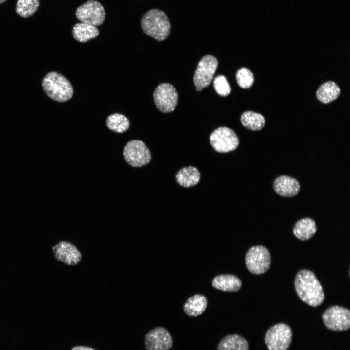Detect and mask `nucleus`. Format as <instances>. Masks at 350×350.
<instances>
[{
	"label": "nucleus",
	"mask_w": 350,
	"mask_h": 350,
	"mask_svg": "<svg viewBox=\"0 0 350 350\" xmlns=\"http://www.w3.org/2000/svg\"><path fill=\"white\" fill-rule=\"evenodd\" d=\"M213 287L225 292H236L240 290L242 281L237 276L231 274L216 276L212 280Z\"/></svg>",
	"instance_id": "2eb2a0df"
},
{
	"label": "nucleus",
	"mask_w": 350,
	"mask_h": 350,
	"mask_svg": "<svg viewBox=\"0 0 350 350\" xmlns=\"http://www.w3.org/2000/svg\"><path fill=\"white\" fill-rule=\"evenodd\" d=\"M75 15L81 22L96 27L103 24L105 18L103 6L96 0H89L79 6Z\"/></svg>",
	"instance_id": "6e6552de"
},
{
	"label": "nucleus",
	"mask_w": 350,
	"mask_h": 350,
	"mask_svg": "<svg viewBox=\"0 0 350 350\" xmlns=\"http://www.w3.org/2000/svg\"><path fill=\"white\" fill-rule=\"evenodd\" d=\"M123 154L126 161L133 167L145 166L151 159L149 148L144 142L139 140L129 141L124 148Z\"/></svg>",
	"instance_id": "423d86ee"
},
{
	"label": "nucleus",
	"mask_w": 350,
	"mask_h": 350,
	"mask_svg": "<svg viewBox=\"0 0 350 350\" xmlns=\"http://www.w3.org/2000/svg\"><path fill=\"white\" fill-rule=\"evenodd\" d=\"M207 304L204 296L196 294L187 299L183 305L184 311L189 316L197 317L205 311Z\"/></svg>",
	"instance_id": "f3484780"
},
{
	"label": "nucleus",
	"mask_w": 350,
	"mask_h": 350,
	"mask_svg": "<svg viewBox=\"0 0 350 350\" xmlns=\"http://www.w3.org/2000/svg\"><path fill=\"white\" fill-rule=\"evenodd\" d=\"M236 78L238 85L243 89L250 88L254 83L253 73L245 67H242L238 70Z\"/></svg>",
	"instance_id": "393cba45"
},
{
	"label": "nucleus",
	"mask_w": 350,
	"mask_h": 350,
	"mask_svg": "<svg viewBox=\"0 0 350 350\" xmlns=\"http://www.w3.org/2000/svg\"><path fill=\"white\" fill-rule=\"evenodd\" d=\"M7 0H0V4H1L5 2Z\"/></svg>",
	"instance_id": "cd10ccee"
},
{
	"label": "nucleus",
	"mask_w": 350,
	"mask_h": 350,
	"mask_svg": "<svg viewBox=\"0 0 350 350\" xmlns=\"http://www.w3.org/2000/svg\"><path fill=\"white\" fill-rule=\"evenodd\" d=\"M217 350H249L247 340L236 334L223 337L217 345Z\"/></svg>",
	"instance_id": "6ab92c4d"
},
{
	"label": "nucleus",
	"mask_w": 350,
	"mask_h": 350,
	"mask_svg": "<svg viewBox=\"0 0 350 350\" xmlns=\"http://www.w3.org/2000/svg\"><path fill=\"white\" fill-rule=\"evenodd\" d=\"M144 344L147 350H170L173 345V339L166 329L158 327L145 335Z\"/></svg>",
	"instance_id": "f8f14e48"
},
{
	"label": "nucleus",
	"mask_w": 350,
	"mask_h": 350,
	"mask_svg": "<svg viewBox=\"0 0 350 350\" xmlns=\"http://www.w3.org/2000/svg\"><path fill=\"white\" fill-rule=\"evenodd\" d=\"M106 124L110 130L121 133L128 129L130 122L124 115L120 113H114L107 117Z\"/></svg>",
	"instance_id": "5701e85b"
},
{
	"label": "nucleus",
	"mask_w": 350,
	"mask_h": 350,
	"mask_svg": "<svg viewBox=\"0 0 350 350\" xmlns=\"http://www.w3.org/2000/svg\"><path fill=\"white\" fill-rule=\"evenodd\" d=\"M40 6V0H18L15 12L20 17L27 18L35 14Z\"/></svg>",
	"instance_id": "b1692460"
},
{
	"label": "nucleus",
	"mask_w": 350,
	"mask_h": 350,
	"mask_svg": "<svg viewBox=\"0 0 350 350\" xmlns=\"http://www.w3.org/2000/svg\"><path fill=\"white\" fill-rule=\"evenodd\" d=\"M217 59L213 55L204 56L199 61L194 73L193 81L198 91L211 83L218 67Z\"/></svg>",
	"instance_id": "9b49d317"
},
{
	"label": "nucleus",
	"mask_w": 350,
	"mask_h": 350,
	"mask_svg": "<svg viewBox=\"0 0 350 350\" xmlns=\"http://www.w3.org/2000/svg\"><path fill=\"white\" fill-rule=\"evenodd\" d=\"M271 254L268 249L263 245L251 247L245 255V263L247 269L253 274H262L270 268Z\"/></svg>",
	"instance_id": "20e7f679"
},
{
	"label": "nucleus",
	"mask_w": 350,
	"mask_h": 350,
	"mask_svg": "<svg viewBox=\"0 0 350 350\" xmlns=\"http://www.w3.org/2000/svg\"><path fill=\"white\" fill-rule=\"evenodd\" d=\"M316 231V223L310 218H304L298 221L293 228L295 237L302 241L310 239Z\"/></svg>",
	"instance_id": "dca6fc26"
},
{
	"label": "nucleus",
	"mask_w": 350,
	"mask_h": 350,
	"mask_svg": "<svg viewBox=\"0 0 350 350\" xmlns=\"http://www.w3.org/2000/svg\"><path fill=\"white\" fill-rule=\"evenodd\" d=\"M294 285L298 296L309 306L317 307L324 301L323 287L312 271L307 269L300 270L295 277Z\"/></svg>",
	"instance_id": "f257e3e1"
},
{
	"label": "nucleus",
	"mask_w": 350,
	"mask_h": 350,
	"mask_svg": "<svg viewBox=\"0 0 350 350\" xmlns=\"http://www.w3.org/2000/svg\"><path fill=\"white\" fill-rule=\"evenodd\" d=\"M292 332L290 327L285 323H278L267 331L265 344L269 350H287L291 343Z\"/></svg>",
	"instance_id": "39448f33"
},
{
	"label": "nucleus",
	"mask_w": 350,
	"mask_h": 350,
	"mask_svg": "<svg viewBox=\"0 0 350 350\" xmlns=\"http://www.w3.org/2000/svg\"><path fill=\"white\" fill-rule=\"evenodd\" d=\"M99 34V31L96 26L82 22L76 23L72 29L73 36L79 42H87Z\"/></svg>",
	"instance_id": "412c9836"
},
{
	"label": "nucleus",
	"mask_w": 350,
	"mask_h": 350,
	"mask_svg": "<svg viewBox=\"0 0 350 350\" xmlns=\"http://www.w3.org/2000/svg\"><path fill=\"white\" fill-rule=\"evenodd\" d=\"M322 318L326 327L334 331H346L350 328V312L347 308L333 306L327 309Z\"/></svg>",
	"instance_id": "9d476101"
},
{
	"label": "nucleus",
	"mask_w": 350,
	"mask_h": 350,
	"mask_svg": "<svg viewBox=\"0 0 350 350\" xmlns=\"http://www.w3.org/2000/svg\"><path fill=\"white\" fill-rule=\"evenodd\" d=\"M213 85L216 92L221 96H227L231 92L230 85L223 75L216 77L213 81Z\"/></svg>",
	"instance_id": "a878e982"
},
{
	"label": "nucleus",
	"mask_w": 350,
	"mask_h": 350,
	"mask_svg": "<svg viewBox=\"0 0 350 350\" xmlns=\"http://www.w3.org/2000/svg\"><path fill=\"white\" fill-rule=\"evenodd\" d=\"M273 188L275 192L279 195L291 197L298 193L300 190V185L295 178L282 175L274 180Z\"/></svg>",
	"instance_id": "4468645a"
},
{
	"label": "nucleus",
	"mask_w": 350,
	"mask_h": 350,
	"mask_svg": "<svg viewBox=\"0 0 350 350\" xmlns=\"http://www.w3.org/2000/svg\"><path fill=\"white\" fill-rule=\"evenodd\" d=\"M42 87L49 98L58 102L69 100L73 94V88L70 82L56 71L45 75L42 79Z\"/></svg>",
	"instance_id": "7ed1b4c3"
},
{
	"label": "nucleus",
	"mask_w": 350,
	"mask_h": 350,
	"mask_svg": "<svg viewBox=\"0 0 350 350\" xmlns=\"http://www.w3.org/2000/svg\"><path fill=\"white\" fill-rule=\"evenodd\" d=\"M52 251L57 261L68 265H77L82 259V255L76 246L66 241L55 244L52 247Z\"/></svg>",
	"instance_id": "ddd939ff"
},
{
	"label": "nucleus",
	"mask_w": 350,
	"mask_h": 350,
	"mask_svg": "<svg viewBox=\"0 0 350 350\" xmlns=\"http://www.w3.org/2000/svg\"><path fill=\"white\" fill-rule=\"evenodd\" d=\"M241 122L247 129L252 131H258L264 127L265 119L264 117L260 113L247 111L241 115Z\"/></svg>",
	"instance_id": "4be33fe9"
},
{
	"label": "nucleus",
	"mask_w": 350,
	"mask_h": 350,
	"mask_svg": "<svg viewBox=\"0 0 350 350\" xmlns=\"http://www.w3.org/2000/svg\"><path fill=\"white\" fill-rule=\"evenodd\" d=\"M141 28L148 36L161 41L169 36L171 25L166 14L158 9H152L146 12L141 19Z\"/></svg>",
	"instance_id": "f03ea898"
},
{
	"label": "nucleus",
	"mask_w": 350,
	"mask_h": 350,
	"mask_svg": "<svg viewBox=\"0 0 350 350\" xmlns=\"http://www.w3.org/2000/svg\"><path fill=\"white\" fill-rule=\"evenodd\" d=\"M340 88L333 81H328L322 84L316 91L317 99L323 104L335 100L340 95Z\"/></svg>",
	"instance_id": "aec40b11"
},
{
	"label": "nucleus",
	"mask_w": 350,
	"mask_h": 350,
	"mask_svg": "<svg viewBox=\"0 0 350 350\" xmlns=\"http://www.w3.org/2000/svg\"><path fill=\"white\" fill-rule=\"evenodd\" d=\"M71 350H96L94 349H92L91 348L86 347V346H76L72 348Z\"/></svg>",
	"instance_id": "bb28decb"
},
{
	"label": "nucleus",
	"mask_w": 350,
	"mask_h": 350,
	"mask_svg": "<svg viewBox=\"0 0 350 350\" xmlns=\"http://www.w3.org/2000/svg\"><path fill=\"white\" fill-rule=\"evenodd\" d=\"M200 177L199 170L193 166H188L181 169L175 176L177 182L185 188L197 185L200 181Z\"/></svg>",
	"instance_id": "a211bd4d"
},
{
	"label": "nucleus",
	"mask_w": 350,
	"mask_h": 350,
	"mask_svg": "<svg viewBox=\"0 0 350 350\" xmlns=\"http://www.w3.org/2000/svg\"><path fill=\"white\" fill-rule=\"evenodd\" d=\"M210 141L213 148L219 153H227L235 150L239 145V139L231 129L220 127L210 136Z\"/></svg>",
	"instance_id": "1a4fd4ad"
},
{
	"label": "nucleus",
	"mask_w": 350,
	"mask_h": 350,
	"mask_svg": "<svg viewBox=\"0 0 350 350\" xmlns=\"http://www.w3.org/2000/svg\"><path fill=\"white\" fill-rule=\"evenodd\" d=\"M153 98L157 108L163 113L173 111L176 106L178 99V92L171 84H159L153 93Z\"/></svg>",
	"instance_id": "0eeeda50"
}]
</instances>
